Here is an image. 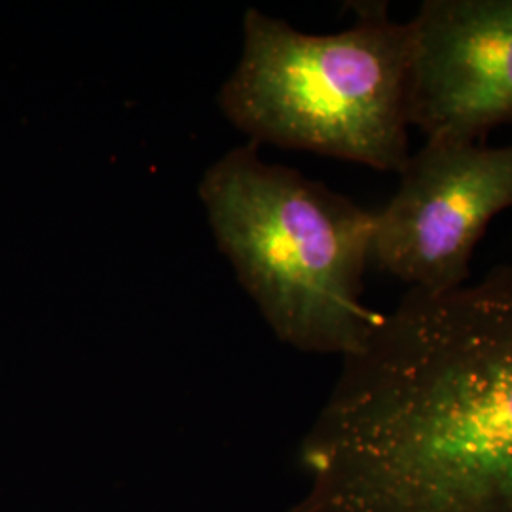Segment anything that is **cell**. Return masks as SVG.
Masks as SVG:
<instances>
[{
  "instance_id": "6da1fadb",
  "label": "cell",
  "mask_w": 512,
  "mask_h": 512,
  "mask_svg": "<svg viewBox=\"0 0 512 512\" xmlns=\"http://www.w3.org/2000/svg\"><path fill=\"white\" fill-rule=\"evenodd\" d=\"M302 465L293 512H512V266L382 313Z\"/></svg>"
},
{
  "instance_id": "7a4b0ae2",
  "label": "cell",
  "mask_w": 512,
  "mask_h": 512,
  "mask_svg": "<svg viewBox=\"0 0 512 512\" xmlns=\"http://www.w3.org/2000/svg\"><path fill=\"white\" fill-rule=\"evenodd\" d=\"M200 198L220 251L281 342L344 359L365 348L382 319L363 300L376 211L264 162L255 143L211 165Z\"/></svg>"
},
{
  "instance_id": "3957f363",
  "label": "cell",
  "mask_w": 512,
  "mask_h": 512,
  "mask_svg": "<svg viewBox=\"0 0 512 512\" xmlns=\"http://www.w3.org/2000/svg\"><path fill=\"white\" fill-rule=\"evenodd\" d=\"M340 33L308 35L249 8L243 52L219 93L251 143L401 175L408 164L410 25L363 4Z\"/></svg>"
},
{
  "instance_id": "277c9868",
  "label": "cell",
  "mask_w": 512,
  "mask_h": 512,
  "mask_svg": "<svg viewBox=\"0 0 512 512\" xmlns=\"http://www.w3.org/2000/svg\"><path fill=\"white\" fill-rule=\"evenodd\" d=\"M511 207L512 143L427 141L410 154L397 194L376 211L372 262L408 291L458 289L486 228Z\"/></svg>"
},
{
  "instance_id": "5b68a950",
  "label": "cell",
  "mask_w": 512,
  "mask_h": 512,
  "mask_svg": "<svg viewBox=\"0 0 512 512\" xmlns=\"http://www.w3.org/2000/svg\"><path fill=\"white\" fill-rule=\"evenodd\" d=\"M408 25L410 126L476 143L512 124V0H425Z\"/></svg>"
}]
</instances>
